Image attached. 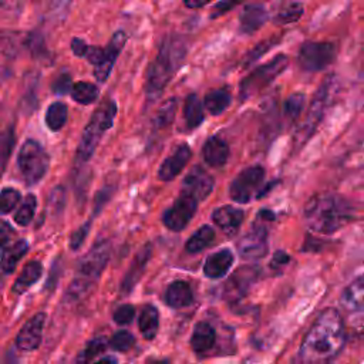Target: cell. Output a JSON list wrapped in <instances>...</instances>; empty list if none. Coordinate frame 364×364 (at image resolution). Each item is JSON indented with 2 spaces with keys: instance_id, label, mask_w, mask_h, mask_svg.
<instances>
[{
  "instance_id": "cell-28",
  "label": "cell",
  "mask_w": 364,
  "mask_h": 364,
  "mask_svg": "<svg viewBox=\"0 0 364 364\" xmlns=\"http://www.w3.org/2000/svg\"><path fill=\"white\" fill-rule=\"evenodd\" d=\"M230 101H232L230 92L226 88H218L205 95L203 107L212 115H219L230 105Z\"/></svg>"
},
{
  "instance_id": "cell-17",
  "label": "cell",
  "mask_w": 364,
  "mask_h": 364,
  "mask_svg": "<svg viewBox=\"0 0 364 364\" xmlns=\"http://www.w3.org/2000/svg\"><path fill=\"white\" fill-rule=\"evenodd\" d=\"M233 263V253L229 249H222L206 257L203 273L206 277L219 279L225 276Z\"/></svg>"
},
{
  "instance_id": "cell-42",
  "label": "cell",
  "mask_w": 364,
  "mask_h": 364,
  "mask_svg": "<svg viewBox=\"0 0 364 364\" xmlns=\"http://www.w3.org/2000/svg\"><path fill=\"white\" fill-rule=\"evenodd\" d=\"M134 316H135V309L131 304H124V306H119L114 311L112 318L118 324H128V323L132 321Z\"/></svg>"
},
{
  "instance_id": "cell-45",
  "label": "cell",
  "mask_w": 364,
  "mask_h": 364,
  "mask_svg": "<svg viewBox=\"0 0 364 364\" xmlns=\"http://www.w3.org/2000/svg\"><path fill=\"white\" fill-rule=\"evenodd\" d=\"M111 192H112L111 188H104V189H101V191L97 193V196H95V205H94V215H97V213L101 210V208H104V205L108 202V199H109V196H111Z\"/></svg>"
},
{
  "instance_id": "cell-1",
  "label": "cell",
  "mask_w": 364,
  "mask_h": 364,
  "mask_svg": "<svg viewBox=\"0 0 364 364\" xmlns=\"http://www.w3.org/2000/svg\"><path fill=\"white\" fill-rule=\"evenodd\" d=\"M346 330L340 313L330 307L326 309L313 323L306 334L300 357L303 364H328L343 348Z\"/></svg>"
},
{
  "instance_id": "cell-22",
  "label": "cell",
  "mask_w": 364,
  "mask_h": 364,
  "mask_svg": "<svg viewBox=\"0 0 364 364\" xmlns=\"http://www.w3.org/2000/svg\"><path fill=\"white\" fill-rule=\"evenodd\" d=\"M165 301L169 307L182 309L193 301V293L191 286L183 280L172 282L165 291Z\"/></svg>"
},
{
  "instance_id": "cell-9",
  "label": "cell",
  "mask_w": 364,
  "mask_h": 364,
  "mask_svg": "<svg viewBox=\"0 0 364 364\" xmlns=\"http://www.w3.org/2000/svg\"><path fill=\"white\" fill-rule=\"evenodd\" d=\"M330 85H331V81H326L317 90V92H316V95L311 101V105L309 108L307 117H306L303 125L300 127V129L296 134L297 145H303L314 134L317 125L320 124V121L324 115L326 107L330 101V94H331V87Z\"/></svg>"
},
{
  "instance_id": "cell-13",
  "label": "cell",
  "mask_w": 364,
  "mask_h": 364,
  "mask_svg": "<svg viewBox=\"0 0 364 364\" xmlns=\"http://www.w3.org/2000/svg\"><path fill=\"white\" fill-rule=\"evenodd\" d=\"M213 178L200 166H193L182 182V192L186 196H191L196 202L203 200L213 191Z\"/></svg>"
},
{
  "instance_id": "cell-2",
  "label": "cell",
  "mask_w": 364,
  "mask_h": 364,
  "mask_svg": "<svg viewBox=\"0 0 364 364\" xmlns=\"http://www.w3.org/2000/svg\"><path fill=\"white\" fill-rule=\"evenodd\" d=\"M303 216L313 232L330 235L354 219V209L340 195L320 193L306 203Z\"/></svg>"
},
{
  "instance_id": "cell-4",
  "label": "cell",
  "mask_w": 364,
  "mask_h": 364,
  "mask_svg": "<svg viewBox=\"0 0 364 364\" xmlns=\"http://www.w3.org/2000/svg\"><path fill=\"white\" fill-rule=\"evenodd\" d=\"M111 253V245L107 239L97 240L92 247L80 259L77 266V276L68 289L71 297L78 299L87 293L91 286L98 280L105 269Z\"/></svg>"
},
{
  "instance_id": "cell-10",
  "label": "cell",
  "mask_w": 364,
  "mask_h": 364,
  "mask_svg": "<svg viewBox=\"0 0 364 364\" xmlns=\"http://www.w3.org/2000/svg\"><path fill=\"white\" fill-rule=\"evenodd\" d=\"M264 169L259 165L243 169L230 183L229 195L237 203H246L256 196V192L263 185Z\"/></svg>"
},
{
  "instance_id": "cell-11",
  "label": "cell",
  "mask_w": 364,
  "mask_h": 364,
  "mask_svg": "<svg viewBox=\"0 0 364 364\" xmlns=\"http://www.w3.org/2000/svg\"><path fill=\"white\" fill-rule=\"evenodd\" d=\"M196 208H198V202L195 199L181 193L179 198L173 202V205L165 210L162 216V222L168 229L173 232L183 230L185 226L192 220L196 212Z\"/></svg>"
},
{
  "instance_id": "cell-27",
  "label": "cell",
  "mask_w": 364,
  "mask_h": 364,
  "mask_svg": "<svg viewBox=\"0 0 364 364\" xmlns=\"http://www.w3.org/2000/svg\"><path fill=\"white\" fill-rule=\"evenodd\" d=\"M139 331L142 333V336L146 340H152L156 333H158V327H159V313L156 310V307L148 304L142 309L141 314H139Z\"/></svg>"
},
{
  "instance_id": "cell-50",
  "label": "cell",
  "mask_w": 364,
  "mask_h": 364,
  "mask_svg": "<svg viewBox=\"0 0 364 364\" xmlns=\"http://www.w3.org/2000/svg\"><path fill=\"white\" fill-rule=\"evenodd\" d=\"M117 358L114 355H107V357H102L101 360L95 361L94 364H117Z\"/></svg>"
},
{
  "instance_id": "cell-14",
  "label": "cell",
  "mask_w": 364,
  "mask_h": 364,
  "mask_svg": "<svg viewBox=\"0 0 364 364\" xmlns=\"http://www.w3.org/2000/svg\"><path fill=\"white\" fill-rule=\"evenodd\" d=\"M44 321H46L44 313H37L30 320H27L16 337V346L23 351L36 350L41 343Z\"/></svg>"
},
{
  "instance_id": "cell-49",
  "label": "cell",
  "mask_w": 364,
  "mask_h": 364,
  "mask_svg": "<svg viewBox=\"0 0 364 364\" xmlns=\"http://www.w3.org/2000/svg\"><path fill=\"white\" fill-rule=\"evenodd\" d=\"M289 262V256L284 252H277L272 260V266H277V264H286Z\"/></svg>"
},
{
  "instance_id": "cell-26",
  "label": "cell",
  "mask_w": 364,
  "mask_h": 364,
  "mask_svg": "<svg viewBox=\"0 0 364 364\" xmlns=\"http://www.w3.org/2000/svg\"><path fill=\"white\" fill-rule=\"evenodd\" d=\"M28 243L24 239H18L16 243H13L10 247H7L1 255V269L4 273H13L18 260L27 253Z\"/></svg>"
},
{
  "instance_id": "cell-21",
  "label": "cell",
  "mask_w": 364,
  "mask_h": 364,
  "mask_svg": "<svg viewBox=\"0 0 364 364\" xmlns=\"http://www.w3.org/2000/svg\"><path fill=\"white\" fill-rule=\"evenodd\" d=\"M243 210L239 208L226 205L213 210L212 219L225 232H235L243 222Z\"/></svg>"
},
{
  "instance_id": "cell-29",
  "label": "cell",
  "mask_w": 364,
  "mask_h": 364,
  "mask_svg": "<svg viewBox=\"0 0 364 364\" xmlns=\"http://www.w3.org/2000/svg\"><path fill=\"white\" fill-rule=\"evenodd\" d=\"M183 118L185 124L189 129L199 127L203 121V102L199 100L196 94H191L183 107Z\"/></svg>"
},
{
  "instance_id": "cell-34",
  "label": "cell",
  "mask_w": 364,
  "mask_h": 364,
  "mask_svg": "<svg viewBox=\"0 0 364 364\" xmlns=\"http://www.w3.org/2000/svg\"><path fill=\"white\" fill-rule=\"evenodd\" d=\"M301 14H303L301 3H287L276 11L273 20L277 24H289L299 20Z\"/></svg>"
},
{
  "instance_id": "cell-6",
  "label": "cell",
  "mask_w": 364,
  "mask_h": 364,
  "mask_svg": "<svg viewBox=\"0 0 364 364\" xmlns=\"http://www.w3.org/2000/svg\"><path fill=\"white\" fill-rule=\"evenodd\" d=\"M17 166L27 185L38 183L48 171L50 156L40 142L26 139L17 155Z\"/></svg>"
},
{
  "instance_id": "cell-35",
  "label": "cell",
  "mask_w": 364,
  "mask_h": 364,
  "mask_svg": "<svg viewBox=\"0 0 364 364\" xmlns=\"http://www.w3.org/2000/svg\"><path fill=\"white\" fill-rule=\"evenodd\" d=\"M107 348V340L104 337H97L91 340L85 348L77 355V364H88L94 357L101 354Z\"/></svg>"
},
{
  "instance_id": "cell-36",
  "label": "cell",
  "mask_w": 364,
  "mask_h": 364,
  "mask_svg": "<svg viewBox=\"0 0 364 364\" xmlns=\"http://www.w3.org/2000/svg\"><path fill=\"white\" fill-rule=\"evenodd\" d=\"M21 195L14 188H4L0 191V215L11 212L20 202Z\"/></svg>"
},
{
  "instance_id": "cell-12",
  "label": "cell",
  "mask_w": 364,
  "mask_h": 364,
  "mask_svg": "<svg viewBox=\"0 0 364 364\" xmlns=\"http://www.w3.org/2000/svg\"><path fill=\"white\" fill-rule=\"evenodd\" d=\"M269 247L267 229L264 225H253L237 242L239 255L247 260H256L266 255Z\"/></svg>"
},
{
  "instance_id": "cell-23",
  "label": "cell",
  "mask_w": 364,
  "mask_h": 364,
  "mask_svg": "<svg viewBox=\"0 0 364 364\" xmlns=\"http://www.w3.org/2000/svg\"><path fill=\"white\" fill-rule=\"evenodd\" d=\"M215 341H216V331L209 323L200 321L195 326V330L191 337V346L196 353L203 354L209 351L213 347Z\"/></svg>"
},
{
  "instance_id": "cell-16",
  "label": "cell",
  "mask_w": 364,
  "mask_h": 364,
  "mask_svg": "<svg viewBox=\"0 0 364 364\" xmlns=\"http://www.w3.org/2000/svg\"><path fill=\"white\" fill-rule=\"evenodd\" d=\"M191 148L186 144L179 145L159 166L158 176L161 181L168 182L172 181L188 164L191 158Z\"/></svg>"
},
{
  "instance_id": "cell-51",
  "label": "cell",
  "mask_w": 364,
  "mask_h": 364,
  "mask_svg": "<svg viewBox=\"0 0 364 364\" xmlns=\"http://www.w3.org/2000/svg\"><path fill=\"white\" fill-rule=\"evenodd\" d=\"M188 7H202L206 4V1H185Z\"/></svg>"
},
{
  "instance_id": "cell-37",
  "label": "cell",
  "mask_w": 364,
  "mask_h": 364,
  "mask_svg": "<svg viewBox=\"0 0 364 364\" xmlns=\"http://www.w3.org/2000/svg\"><path fill=\"white\" fill-rule=\"evenodd\" d=\"M14 145V128L9 127L0 132V169L4 168Z\"/></svg>"
},
{
  "instance_id": "cell-47",
  "label": "cell",
  "mask_w": 364,
  "mask_h": 364,
  "mask_svg": "<svg viewBox=\"0 0 364 364\" xmlns=\"http://www.w3.org/2000/svg\"><path fill=\"white\" fill-rule=\"evenodd\" d=\"M87 48H88V46L85 44L84 40H81V38H73V41H71V50H73V53H74L77 57H84L85 53H87Z\"/></svg>"
},
{
  "instance_id": "cell-20",
  "label": "cell",
  "mask_w": 364,
  "mask_h": 364,
  "mask_svg": "<svg viewBox=\"0 0 364 364\" xmlns=\"http://www.w3.org/2000/svg\"><path fill=\"white\" fill-rule=\"evenodd\" d=\"M149 257H151V247H149V245H146L134 257V260H132V263H131V266H129V269H128V272H127V274H125V277H124V280L121 283V290L124 293H129L134 289V286L139 280V277H141V274H142V272H144Z\"/></svg>"
},
{
  "instance_id": "cell-24",
  "label": "cell",
  "mask_w": 364,
  "mask_h": 364,
  "mask_svg": "<svg viewBox=\"0 0 364 364\" xmlns=\"http://www.w3.org/2000/svg\"><path fill=\"white\" fill-rule=\"evenodd\" d=\"M341 303L351 311H364V276L353 280L344 289Z\"/></svg>"
},
{
  "instance_id": "cell-18",
  "label": "cell",
  "mask_w": 364,
  "mask_h": 364,
  "mask_svg": "<svg viewBox=\"0 0 364 364\" xmlns=\"http://www.w3.org/2000/svg\"><path fill=\"white\" fill-rule=\"evenodd\" d=\"M202 155L209 166L220 168L229 158V146L220 136H210L202 148Z\"/></svg>"
},
{
  "instance_id": "cell-25",
  "label": "cell",
  "mask_w": 364,
  "mask_h": 364,
  "mask_svg": "<svg viewBox=\"0 0 364 364\" xmlns=\"http://www.w3.org/2000/svg\"><path fill=\"white\" fill-rule=\"evenodd\" d=\"M43 274V266L40 262L37 260H30L23 266L21 273L18 274V277L16 279L14 284H13V293L20 294L23 291H26L30 286H33Z\"/></svg>"
},
{
  "instance_id": "cell-3",
  "label": "cell",
  "mask_w": 364,
  "mask_h": 364,
  "mask_svg": "<svg viewBox=\"0 0 364 364\" xmlns=\"http://www.w3.org/2000/svg\"><path fill=\"white\" fill-rule=\"evenodd\" d=\"M186 54V44L181 36H166L155 60L148 67L145 94L148 101H155L181 67Z\"/></svg>"
},
{
  "instance_id": "cell-41",
  "label": "cell",
  "mask_w": 364,
  "mask_h": 364,
  "mask_svg": "<svg viewBox=\"0 0 364 364\" xmlns=\"http://www.w3.org/2000/svg\"><path fill=\"white\" fill-rule=\"evenodd\" d=\"M90 226H91V220H87L75 232H73L71 239H70V247L73 250H77L78 247H81V245L84 243V240L90 232Z\"/></svg>"
},
{
  "instance_id": "cell-15",
  "label": "cell",
  "mask_w": 364,
  "mask_h": 364,
  "mask_svg": "<svg viewBox=\"0 0 364 364\" xmlns=\"http://www.w3.org/2000/svg\"><path fill=\"white\" fill-rule=\"evenodd\" d=\"M125 43H127V34L122 30L115 31L112 38L109 40L108 46L104 48L102 63L94 68V75L100 82L107 81V78L111 74V70L117 61V57L121 53Z\"/></svg>"
},
{
  "instance_id": "cell-40",
  "label": "cell",
  "mask_w": 364,
  "mask_h": 364,
  "mask_svg": "<svg viewBox=\"0 0 364 364\" xmlns=\"http://www.w3.org/2000/svg\"><path fill=\"white\" fill-rule=\"evenodd\" d=\"M135 343L134 336L127 330L117 331L111 338V347L117 351H127L129 350Z\"/></svg>"
},
{
  "instance_id": "cell-44",
  "label": "cell",
  "mask_w": 364,
  "mask_h": 364,
  "mask_svg": "<svg viewBox=\"0 0 364 364\" xmlns=\"http://www.w3.org/2000/svg\"><path fill=\"white\" fill-rule=\"evenodd\" d=\"M65 203V191L63 186H57L51 191L50 193V206L55 210L60 212L64 208Z\"/></svg>"
},
{
  "instance_id": "cell-30",
  "label": "cell",
  "mask_w": 364,
  "mask_h": 364,
  "mask_svg": "<svg viewBox=\"0 0 364 364\" xmlns=\"http://www.w3.org/2000/svg\"><path fill=\"white\" fill-rule=\"evenodd\" d=\"M215 237V230L212 226L209 225H203L202 228H199L186 242L185 249L189 253H198L200 250H203L205 247H208L212 240Z\"/></svg>"
},
{
  "instance_id": "cell-48",
  "label": "cell",
  "mask_w": 364,
  "mask_h": 364,
  "mask_svg": "<svg viewBox=\"0 0 364 364\" xmlns=\"http://www.w3.org/2000/svg\"><path fill=\"white\" fill-rule=\"evenodd\" d=\"M235 6H236V3L220 1V3H218V4L215 6V9H213L215 13H212V17H216V16H219V14H222V13H226L229 9H232V7H235Z\"/></svg>"
},
{
  "instance_id": "cell-33",
  "label": "cell",
  "mask_w": 364,
  "mask_h": 364,
  "mask_svg": "<svg viewBox=\"0 0 364 364\" xmlns=\"http://www.w3.org/2000/svg\"><path fill=\"white\" fill-rule=\"evenodd\" d=\"M36 208H37V198L33 193L26 195L20 208L14 213V222L20 226H27L28 223H31V220L34 218Z\"/></svg>"
},
{
  "instance_id": "cell-38",
  "label": "cell",
  "mask_w": 364,
  "mask_h": 364,
  "mask_svg": "<svg viewBox=\"0 0 364 364\" xmlns=\"http://www.w3.org/2000/svg\"><path fill=\"white\" fill-rule=\"evenodd\" d=\"M176 111V100L175 98H169L168 101H165V104L158 109L156 117H155V125L158 128H164L166 125H169L173 119Z\"/></svg>"
},
{
  "instance_id": "cell-52",
  "label": "cell",
  "mask_w": 364,
  "mask_h": 364,
  "mask_svg": "<svg viewBox=\"0 0 364 364\" xmlns=\"http://www.w3.org/2000/svg\"><path fill=\"white\" fill-rule=\"evenodd\" d=\"M152 364H171V363L166 361V360H161V361H155V363H152Z\"/></svg>"
},
{
  "instance_id": "cell-32",
  "label": "cell",
  "mask_w": 364,
  "mask_h": 364,
  "mask_svg": "<svg viewBox=\"0 0 364 364\" xmlns=\"http://www.w3.org/2000/svg\"><path fill=\"white\" fill-rule=\"evenodd\" d=\"M71 98L84 105L91 104L98 98V88L88 81H80L73 85Z\"/></svg>"
},
{
  "instance_id": "cell-46",
  "label": "cell",
  "mask_w": 364,
  "mask_h": 364,
  "mask_svg": "<svg viewBox=\"0 0 364 364\" xmlns=\"http://www.w3.org/2000/svg\"><path fill=\"white\" fill-rule=\"evenodd\" d=\"M13 235H14V232H13L10 223L0 219V249L11 239Z\"/></svg>"
},
{
  "instance_id": "cell-8",
  "label": "cell",
  "mask_w": 364,
  "mask_h": 364,
  "mask_svg": "<svg viewBox=\"0 0 364 364\" xmlns=\"http://www.w3.org/2000/svg\"><path fill=\"white\" fill-rule=\"evenodd\" d=\"M336 58V46L327 41H307L301 44L297 63L304 71H321Z\"/></svg>"
},
{
  "instance_id": "cell-43",
  "label": "cell",
  "mask_w": 364,
  "mask_h": 364,
  "mask_svg": "<svg viewBox=\"0 0 364 364\" xmlns=\"http://www.w3.org/2000/svg\"><path fill=\"white\" fill-rule=\"evenodd\" d=\"M51 88H53V92L60 94V95H64V94H67V92H71V88H73V87H71V77H70V74H67V73L60 74V75L54 80Z\"/></svg>"
},
{
  "instance_id": "cell-5",
  "label": "cell",
  "mask_w": 364,
  "mask_h": 364,
  "mask_svg": "<svg viewBox=\"0 0 364 364\" xmlns=\"http://www.w3.org/2000/svg\"><path fill=\"white\" fill-rule=\"evenodd\" d=\"M115 115L117 104L112 100H107L97 107L81 134L75 152V159L78 162H87L94 155L101 136L112 127Z\"/></svg>"
},
{
  "instance_id": "cell-19",
  "label": "cell",
  "mask_w": 364,
  "mask_h": 364,
  "mask_svg": "<svg viewBox=\"0 0 364 364\" xmlns=\"http://www.w3.org/2000/svg\"><path fill=\"white\" fill-rule=\"evenodd\" d=\"M267 20V10L260 4H246L239 16L240 31L252 34L259 30Z\"/></svg>"
},
{
  "instance_id": "cell-39",
  "label": "cell",
  "mask_w": 364,
  "mask_h": 364,
  "mask_svg": "<svg viewBox=\"0 0 364 364\" xmlns=\"http://www.w3.org/2000/svg\"><path fill=\"white\" fill-rule=\"evenodd\" d=\"M304 105V95L301 92H294L291 94L286 102H284V115L290 119L294 121L300 115L301 109Z\"/></svg>"
},
{
  "instance_id": "cell-31",
  "label": "cell",
  "mask_w": 364,
  "mask_h": 364,
  "mask_svg": "<svg viewBox=\"0 0 364 364\" xmlns=\"http://www.w3.org/2000/svg\"><path fill=\"white\" fill-rule=\"evenodd\" d=\"M67 115H68V109L67 105L64 102H53L46 112V124L51 131H58L64 127L65 121H67Z\"/></svg>"
},
{
  "instance_id": "cell-7",
  "label": "cell",
  "mask_w": 364,
  "mask_h": 364,
  "mask_svg": "<svg viewBox=\"0 0 364 364\" xmlns=\"http://www.w3.org/2000/svg\"><path fill=\"white\" fill-rule=\"evenodd\" d=\"M287 65V57L284 54L276 55L269 63L255 68L240 84V98L247 100L256 92L266 88L279 74L284 71Z\"/></svg>"
}]
</instances>
